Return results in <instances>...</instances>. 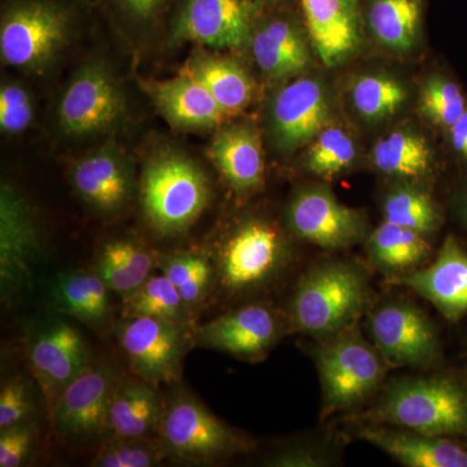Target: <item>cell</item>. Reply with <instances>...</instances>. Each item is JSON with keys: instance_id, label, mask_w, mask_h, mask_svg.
Listing matches in <instances>:
<instances>
[{"instance_id": "47", "label": "cell", "mask_w": 467, "mask_h": 467, "mask_svg": "<svg viewBox=\"0 0 467 467\" xmlns=\"http://www.w3.org/2000/svg\"><path fill=\"white\" fill-rule=\"evenodd\" d=\"M463 212H465V217H466V221H467V195H466V199H465V207H463Z\"/></svg>"}, {"instance_id": "38", "label": "cell", "mask_w": 467, "mask_h": 467, "mask_svg": "<svg viewBox=\"0 0 467 467\" xmlns=\"http://www.w3.org/2000/svg\"><path fill=\"white\" fill-rule=\"evenodd\" d=\"M34 117L29 92L16 82H7L0 88V129L3 133L16 135L26 131Z\"/></svg>"}, {"instance_id": "27", "label": "cell", "mask_w": 467, "mask_h": 467, "mask_svg": "<svg viewBox=\"0 0 467 467\" xmlns=\"http://www.w3.org/2000/svg\"><path fill=\"white\" fill-rule=\"evenodd\" d=\"M109 290L97 272L66 273L51 284L52 306L63 315L100 327L109 318Z\"/></svg>"}, {"instance_id": "36", "label": "cell", "mask_w": 467, "mask_h": 467, "mask_svg": "<svg viewBox=\"0 0 467 467\" xmlns=\"http://www.w3.org/2000/svg\"><path fill=\"white\" fill-rule=\"evenodd\" d=\"M418 107L427 119L447 129L467 109L465 95L459 85L441 77H431L423 85Z\"/></svg>"}, {"instance_id": "29", "label": "cell", "mask_w": 467, "mask_h": 467, "mask_svg": "<svg viewBox=\"0 0 467 467\" xmlns=\"http://www.w3.org/2000/svg\"><path fill=\"white\" fill-rule=\"evenodd\" d=\"M373 162L384 174L414 180L431 171V150L425 138L414 131L395 130L378 140Z\"/></svg>"}, {"instance_id": "2", "label": "cell", "mask_w": 467, "mask_h": 467, "mask_svg": "<svg viewBox=\"0 0 467 467\" xmlns=\"http://www.w3.org/2000/svg\"><path fill=\"white\" fill-rule=\"evenodd\" d=\"M370 300L367 276L349 263L313 267L300 279L291 303V328L331 337L355 324Z\"/></svg>"}, {"instance_id": "39", "label": "cell", "mask_w": 467, "mask_h": 467, "mask_svg": "<svg viewBox=\"0 0 467 467\" xmlns=\"http://www.w3.org/2000/svg\"><path fill=\"white\" fill-rule=\"evenodd\" d=\"M34 411L32 389L23 379H12L0 392V430L29 422Z\"/></svg>"}, {"instance_id": "20", "label": "cell", "mask_w": 467, "mask_h": 467, "mask_svg": "<svg viewBox=\"0 0 467 467\" xmlns=\"http://www.w3.org/2000/svg\"><path fill=\"white\" fill-rule=\"evenodd\" d=\"M358 436L409 467H467V445L396 426H368Z\"/></svg>"}, {"instance_id": "43", "label": "cell", "mask_w": 467, "mask_h": 467, "mask_svg": "<svg viewBox=\"0 0 467 467\" xmlns=\"http://www.w3.org/2000/svg\"><path fill=\"white\" fill-rule=\"evenodd\" d=\"M107 245L115 252L140 285L150 278L155 261L146 248L131 241L109 242Z\"/></svg>"}, {"instance_id": "16", "label": "cell", "mask_w": 467, "mask_h": 467, "mask_svg": "<svg viewBox=\"0 0 467 467\" xmlns=\"http://www.w3.org/2000/svg\"><path fill=\"white\" fill-rule=\"evenodd\" d=\"M328 117L324 86L306 77L288 82L276 92L270 109L273 135L285 152L312 142L327 126Z\"/></svg>"}, {"instance_id": "15", "label": "cell", "mask_w": 467, "mask_h": 467, "mask_svg": "<svg viewBox=\"0 0 467 467\" xmlns=\"http://www.w3.org/2000/svg\"><path fill=\"white\" fill-rule=\"evenodd\" d=\"M292 232L325 250H342L365 235V220L342 204L325 187H310L295 196L288 208Z\"/></svg>"}, {"instance_id": "25", "label": "cell", "mask_w": 467, "mask_h": 467, "mask_svg": "<svg viewBox=\"0 0 467 467\" xmlns=\"http://www.w3.org/2000/svg\"><path fill=\"white\" fill-rule=\"evenodd\" d=\"M161 399L147 380H125L117 384L109 414V431L113 439H149L161 423Z\"/></svg>"}, {"instance_id": "23", "label": "cell", "mask_w": 467, "mask_h": 467, "mask_svg": "<svg viewBox=\"0 0 467 467\" xmlns=\"http://www.w3.org/2000/svg\"><path fill=\"white\" fill-rule=\"evenodd\" d=\"M208 156L234 192H254L263 186V143L254 126L234 124L221 129L209 144Z\"/></svg>"}, {"instance_id": "1", "label": "cell", "mask_w": 467, "mask_h": 467, "mask_svg": "<svg viewBox=\"0 0 467 467\" xmlns=\"http://www.w3.org/2000/svg\"><path fill=\"white\" fill-rule=\"evenodd\" d=\"M368 417L380 425L467 439V383L451 376L395 380Z\"/></svg>"}, {"instance_id": "46", "label": "cell", "mask_w": 467, "mask_h": 467, "mask_svg": "<svg viewBox=\"0 0 467 467\" xmlns=\"http://www.w3.org/2000/svg\"><path fill=\"white\" fill-rule=\"evenodd\" d=\"M257 5H259L260 9L265 7H275V5H281V3L285 2V0H254Z\"/></svg>"}, {"instance_id": "35", "label": "cell", "mask_w": 467, "mask_h": 467, "mask_svg": "<svg viewBox=\"0 0 467 467\" xmlns=\"http://www.w3.org/2000/svg\"><path fill=\"white\" fill-rule=\"evenodd\" d=\"M162 275L180 292L184 303L195 306L207 294L212 279V265L199 254H174L161 261Z\"/></svg>"}, {"instance_id": "18", "label": "cell", "mask_w": 467, "mask_h": 467, "mask_svg": "<svg viewBox=\"0 0 467 467\" xmlns=\"http://www.w3.org/2000/svg\"><path fill=\"white\" fill-rule=\"evenodd\" d=\"M281 330L275 310L263 304H252L201 326L193 339L205 348L241 358H257L275 346Z\"/></svg>"}, {"instance_id": "6", "label": "cell", "mask_w": 467, "mask_h": 467, "mask_svg": "<svg viewBox=\"0 0 467 467\" xmlns=\"http://www.w3.org/2000/svg\"><path fill=\"white\" fill-rule=\"evenodd\" d=\"M159 434L165 454L190 462L225 459L245 450L244 439L192 396L181 395L169 402Z\"/></svg>"}, {"instance_id": "7", "label": "cell", "mask_w": 467, "mask_h": 467, "mask_svg": "<svg viewBox=\"0 0 467 467\" xmlns=\"http://www.w3.org/2000/svg\"><path fill=\"white\" fill-rule=\"evenodd\" d=\"M260 11L254 0H177L171 36L216 50H241L251 43Z\"/></svg>"}, {"instance_id": "19", "label": "cell", "mask_w": 467, "mask_h": 467, "mask_svg": "<svg viewBox=\"0 0 467 467\" xmlns=\"http://www.w3.org/2000/svg\"><path fill=\"white\" fill-rule=\"evenodd\" d=\"M313 48L326 67L339 66L361 42L358 0H299Z\"/></svg>"}, {"instance_id": "13", "label": "cell", "mask_w": 467, "mask_h": 467, "mask_svg": "<svg viewBox=\"0 0 467 467\" xmlns=\"http://www.w3.org/2000/svg\"><path fill=\"white\" fill-rule=\"evenodd\" d=\"M41 248L38 227L26 199L3 184L0 193V288L5 301L29 287Z\"/></svg>"}, {"instance_id": "26", "label": "cell", "mask_w": 467, "mask_h": 467, "mask_svg": "<svg viewBox=\"0 0 467 467\" xmlns=\"http://www.w3.org/2000/svg\"><path fill=\"white\" fill-rule=\"evenodd\" d=\"M182 75L201 82L226 117L239 115L254 97L250 75L232 58L198 55L186 64Z\"/></svg>"}, {"instance_id": "3", "label": "cell", "mask_w": 467, "mask_h": 467, "mask_svg": "<svg viewBox=\"0 0 467 467\" xmlns=\"http://www.w3.org/2000/svg\"><path fill=\"white\" fill-rule=\"evenodd\" d=\"M211 201L207 175L192 159L167 150L149 160L142 177L144 216L164 235L182 233Z\"/></svg>"}, {"instance_id": "34", "label": "cell", "mask_w": 467, "mask_h": 467, "mask_svg": "<svg viewBox=\"0 0 467 467\" xmlns=\"http://www.w3.org/2000/svg\"><path fill=\"white\" fill-rule=\"evenodd\" d=\"M356 146L352 137L337 126H326L310 142L306 153V169L318 177H337L352 167Z\"/></svg>"}, {"instance_id": "10", "label": "cell", "mask_w": 467, "mask_h": 467, "mask_svg": "<svg viewBox=\"0 0 467 467\" xmlns=\"http://www.w3.org/2000/svg\"><path fill=\"white\" fill-rule=\"evenodd\" d=\"M124 109V95L109 67L88 63L77 70L61 97L58 125L75 137L101 133L119 121Z\"/></svg>"}, {"instance_id": "8", "label": "cell", "mask_w": 467, "mask_h": 467, "mask_svg": "<svg viewBox=\"0 0 467 467\" xmlns=\"http://www.w3.org/2000/svg\"><path fill=\"white\" fill-rule=\"evenodd\" d=\"M374 346L395 367H431L441 358V342L431 319L410 303H389L368 318Z\"/></svg>"}, {"instance_id": "17", "label": "cell", "mask_w": 467, "mask_h": 467, "mask_svg": "<svg viewBox=\"0 0 467 467\" xmlns=\"http://www.w3.org/2000/svg\"><path fill=\"white\" fill-rule=\"evenodd\" d=\"M431 303L448 321L467 315V251L454 236H447L429 266L389 279Z\"/></svg>"}, {"instance_id": "40", "label": "cell", "mask_w": 467, "mask_h": 467, "mask_svg": "<svg viewBox=\"0 0 467 467\" xmlns=\"http://www.w3.org/2000/svg\"><path fill=\"white\" fill-rule=\"evenodd\" d=\"M177 0H106L119 20L135 27H149L158 23Z\"/></svg>"}, {"instance_id": "4", "label": "cell", "mask_w": 467, "mask_h": 467, "mask_svg": "<svg viewBox=\"0 0 467 467\" xmlns=\"http://www.w3.org/2000/svg\"><path fill=\"white\" fill-rule=\"evenodd\" d=\"M75 9L66 0H9L0 24V55L8 66L39 70L66 46Z\"/></svg>"}, {"instance_id": "5", "label": "cell", "mask_w": 467, "mask_h": 467, "mask_svg": "<svg viewBox=\"0 0 467 467\" xmlns=\"http://www.w3.org/2000/svg\"><path fill=\"white\" fill-rule=\"evenodd\" d=\"M316 361L324 392V414L358 407L379 389L387 361L356 328L331 335L317 349Z\"/></svg>"}, {"instance_id": "42", "label": "cell", "mask_w": 467, "mask_h": 467, "mask_svg": "<svg viewBox=\"0 0 467 467\" xmlns=\"http://www.w3.org/2000/svg\"><path fill=\"white\" fill-rule=\"evenodd\" d=\"M97 275L110 291L121 295L124 299L142 285L107 244L98 257Z\"/></svg>"}, {"instance_id": "31", "label": "cell", "mask_w": 467, "mask_h": 467, "mask_svg": "<svg viewBox=\"0 0 467 467\" xmlns=\"http://www.w3.org/2000/svg\"><path fill=\"white\" fill-rule=\"evenodd\" d=\"M124 303V317H153L189 324V306L164 275L150 276Z\"/></svg>"}, {"instance_id": "22", "label": "cell", "mask_w": 467, "mask_h": 467, "mask_svg": "<svg viewBox=\"0 0 467 467\" xmlns=\"http://www.w3.org/2000/svg\"><path fill=\"white\" fill-rule=\"evenodd\" d=\"M142 88L174 128L205 130L225 121L226 115L211 92L192 77L181 75L167 81H142Z\"/></svg>"}, {"instance_id": "14", "label": "cell", "mask_w": 467, "mask_h": 467, "mask_svg": "<svg viewBox=\"0 0 467 467\" xmlns=\"http://www.w3.org/2000/svg\"><path fill=\"white\" fill-rule=\"evenodd\" d=\"M29 359L52 408L67 384L90 368V353L84 337L58 318L43 321L34 328Z\"/></svg>"}, {"instance_id": "12", "label": "cell", "mask_w": 467, "mask_h": 467, "mask_svg": "<svg viewBox=\"0 0 467 467\" xmlns=\"http://www.w3.org/2000/svg\"><path fill=\"white\" fill-rule=\"evenodd\" d=\"M119 380L107 365L88 368L67 384L52 408L58 435L85 441L109 431L110 401Z\"/></svg>"}, {"instance_id": "9", "label": "cell", "mask_w": 467, "mask_h": 467, "mask_svg": "<svg viewBox=\"0 0 467 467\" xmlns=\"http://www.w3.org/2000/svg\"><path fill=\"white\" fill-rule=\"evenodd\" d=\"M117 335L138 377L150 383L180 378L190 339L187 325L153 317L125 318Z\"/></svg>"}, {"instance_id": "45", "label": "cell", "mask_w": 467, "mask_h": 467, "mask_svg": "<svg viewBox=\"0 0 467 467\" xmlns=\"http://www.w3.org/2000/svg\"><path fill=\"white\" fill-rule=\"evenodd\" d=\"M448 130L451 146L459 155L467 160V109Z\"/></svg>"}, {"instance_id": "32", "label": "cell", "mask_w": 467, "mask_h": 467, "mask_svg": "<svg viewBox=\"0 0 467 467\" xmlns=\"http://www.w3.org/2000/svg\"><path fill=\"white\" fill-rule=\"evenodd\" d=\"M386 223L429 235L441 225V214L429 192L413 186H404L389 192L383 202Z\"/></svg>"}, {"instance_id": "44", "label": "cell", "mask_w": 467, "mask_h": 467, "mask_svg": "<svg viewBox=\"0 0 467 467\" xmlns=\"http://www.w3.org/2000/svg\"><path fill=\"white\" fill-rule=\"evenodd\" d=\"M325 460L315 451H295L282 453L273 460L275 466H321Z\"/></svg>"}, {"instance_id": "33", "label": "cell", "mask_w": 467, "mask_h": 467, "mask_svg": "<svg viewBox=\"0 0 467 467\" xmlns=\"http://www.w3.org/2000/svg\"><path fill=\"white\" fill-rule=\"evenodd\" d=\"M407 98L404 85L383 75L359 77L350 91L353 107L368 121H380L395 115Z\"/></svg>"}, {"instance_id": "11", "label": "cell", "mask_w": 467, "mask_h": 467, "mask_svg": "<svg viewBox=\"0 0 467 467\" xmlns=\"http://www.w3.org/2000/svg\"><path fill=\"white\" fill-rule=\"evenodd\" d=\"M285 241L272 223L251 220L227 239L220 256L223 284L233 291H245L266 284L285 266Z\"/></svg>"}, {"instance_id": "28", "label": "cell", "mask_w": 467, "mask_h": 467, "mask_svg": "<svg viewBox=\"0 0 467 467\" xmlns=\"http://www.w3.org/2000/svg\"><path fill=\"white\" fill-rule=\"evenodd\" d=\"M422 11L423 0H368L365 17L380 45L408 51L417 41Z\"/></svg>"}, {"instance_id": "30", "label": "cell", "mask_w": 467, "mask_h": 467, "mask_svg": "<svg viewBox=\"0 0 467 467\" xmlns=\"http://www.w3.org/2000/svg\"><path fill=\"white\" fill-rule=\"evenodd\" d=\"M431 245L422 234L384 223L368 238V256L380 269L408 272L430 256Z\"/></svg>"}, {"instance_id": "37", "label": "cell", "mask_w": 467, "mask_h": 467, "mask_svg": "<svg viewBox=\"0 0 467 467\" xmlns=\"http://www.w3.org/2000/svg\"><path fill=\"white\" fill-rule=\"evenodd\" d=\"M147 439H115L98 451L92 466L99 467H150L156 466L165 456L161 444L150 445Z\"/></svg>"}, {"instance_id": "21", "label": "cell", "mask_w": 467, "mask_h": 467, "mask_svg": "<svg viewBox=\"0 0 467 467\" xmlns=\"http://www.w3.org/2000/svg\"><path fill=\"white\" fill-rule=\"evenodd\" d=\"M72 182L88 204L113 213L130 198L133 174L128 159L110 144L79 160L72 171Z\"/></svg>"}, {"instance_id": "41", "label": "cell", "mask_w": 467, "mask_h": 467, "mask_svg": "<svg viewBox=\"0 0 467 467\" xmlns=\"http://www.w3.org/2000/svg\"><path fill=\"white\" fill-rule=\"evenodd\" d=\"M34 427L29 422L0 430V467H18L32 451Z\"/></svg>"}, {"instance_id": "24", "label": "cell", "mask_w": 467, "mask_h": 467, "mask_svg": "<svg viewBox=\"0 0 467 467\" xmlns=\"http://www.w3.org/2000/svg\"><path fill=\"white\" fill-rule=\"evenodd\" d=\"M251 48L261 72L269 78H288L309 67L308 43L291 16H273L254 26Z\"/></svg>"}]
</instances>
